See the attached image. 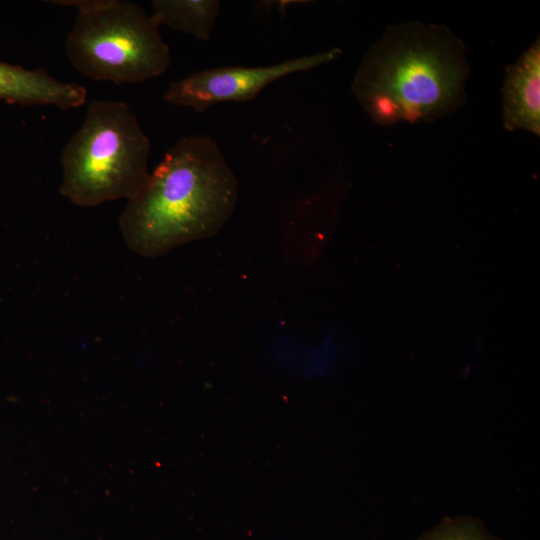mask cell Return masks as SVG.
Returning a JSON list of instances; mask_svg holds the SVG:
<instances>
[{
  "mask_svg": "<svg viewBox=\"0 0 540 540\" xmlns=\"http://www.w3.org/2000/svg\"><path fill=\"white\" fill-rule=\"evenodd\" d=\"M503 126L540 135V39L505 70L502 86Z\"/></svg>",
  "mask_w": 540,
  "mask_h": 540,
  "instance_id": "obj_6",
  "label": "cell"
},
{
  "mask_svg": "<svg viewBox=\"0 0 540 540\" xmlns=\"http://www.w3.org/2000/svg\"><path fill=\"white\" fill-rule=\"evenodd\" d=\"M77 8L65 42L72 66L83 76L118 85L160 76L171 65L158 25L139 4L126 0H53Z\"/></svg>",
  "mask_w": 540,
  "mask_h": 540,
  "instance_id": "obj_4",
  "label": "cell"
},
{
  "mask_svg": "<svg viewBox=\"0 0 540 540\" xmlns=\"http://www.w3.org/2000/svg\"><path fill=\"white\" fill-rule=\"evenodd\" d=\"M468 74L465 45L449 27L404 22L369 48L351 91L377 124L429 123L464 105Z\"/></svg>",
  "mask_w": 540,
  "mask_h": 540,
  "instance_id": "obj_2",
  "label": "cell"
},
{
  "mask_svg": "<svg viewBox=\"0 0 540 540\" xmlns=\"http://www.w3.org/2000/svg\"><path fill=\"white\" fill-rule=\"evenodd\" d=\"M150 16L158 25L206 41L220 14L218 0H152Z\"/></svg>",
  "mask_w": 540,
  "mask_h": 540,
  "instance_id": "obj_8",
  "label": "cell"
},
{
  "mask_svg": "<svg viewBox=\"0 0 540 540\" xmlns=\"http://www.w3.org/2000/svg\"><path fill=\"white\" fill-rule=\"evenodd\" d=\"M87 89L55 79L44 68L26 69L0 61V100L22 106H54L67 111L82 106Z\"/></svg>",
  "mask_w": 540,
  "mask_h": 540,
  "instance_id": "obj_7",
  "label": "cell"
},
{
  "mask_svg": "<svg viewBox=\"0 0 540 540\" xmlns=\"http://www.w3.org/2000/svg\"><path fill=\"white\" fill-rule=\"evenodd\" d=\"M418 540H498L479 520L468 517L447 518Z\"/></svg>",
  "mask_w": 540,
  "mask_h": 540,
  "instance_id": "obj_9",
  "label": "cell"
},
{
  "mask_svg": "<svg viewBox=\"0 0 540 540\" xmlns=\"http://www.w3.org/2000/svg\"><path fill=\"white\" fill-rule=\"evenodd\" d=\"M150 149L127 103L91 100L83 123L62 150L59 191L80 207L128 200L149 176Z\"/></svg>",
  "mask_w": 540,
  "mask_h": 540,
  "instance_id": "obj_3",
  "label": "cell"
},
{
  "mask_svg": "<svg viewBox=\"0 0 540 540\" xmlns=\"http://www.w3.org/2000/svg\"><path fill=\"white\" fill-rule=\"evenodd\" d=\"M341 53V49L334 47L270 66H224L198 70L170 83L164 100L196 112H203L221 102L251 101L275 80L330 63Z\"/></svg>",
  "mask_w": 540,
  "mask_h": 540,
  "instance_id": "obj_5",
  "label": "cell"
},
{
  "mask_svg": "<svg viewBox=\"0 0 540 540\" xmlns=\"http://www.w3.org/2000/svg\"><path fill=\"white\" fill-rule=\"evenodd\" d=\"M237 200L238 180L218 144L183 137L127 200L119 227L130 250L154 258L215 235Z\"/></svg>",
  "mask_w": 540,
  "mask_h": 540,
  "instance_id": "obj_1",
  "label": "cell"
}]
</instances>
